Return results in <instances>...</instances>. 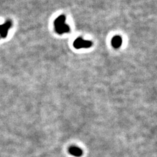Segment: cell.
<instances>
[{
    "instance_id": "cell-1",
    "label": "cell",
    "mask_w": 157,
    "mask_h": 157,
    "mask_svg": "<svg viewBox=\"0 0 157 157\" xmlns=\"http://www.w3.org/2000/svg\"><path fill=\"white\" fill-rule=\"evenodd\" d=\"M54 27L56 32L61 35L70 31V28L66 23V17L64 15H60L54 21Z\"/></svg>"
},
{
    "instance_id": "cell-4",
    "label": "cell",
    "mask_w": 157,
    "mask_h": 157,
    "mask_svg": "<svg viewBox=\"0 0 157 157\" xmlns=\"http://www.w3.org/2000/svg\"><path fill=\"white\" fill-rule=\"evenodd\" d=\"M122 43H123L122 38L118 36H115L111 40L112 46L115 48V49H118L122 45Z\"/></svg>"
},
{
    "instance_id": "cell-3",
    "label": "cell",
    "mask_w": 157,
    "mask_h": 157,
    "mask_svg": "<svg viewBox=\"0 0 157 157\" xmlns=\"http://www.w3.org/2000/svg\"><path fill=\"white\" fill-rule=\"evenodd\" d=\"M11 27V22L9 20L4 24L0 25V37H6L9 29Z\"/></svg>"
},
{
    "instance_id": "cell-5",
    "label": "cell",
    "mask_w": 157,
    "mask_h": 157,
    "mask_svg": "<svg viewBox=\"0 0 157 157\" xmlns=\"http://www.w3.org/2000/svg\"><path fill=\"white\" fill-rule=\"evenodd\" d=\"M69 152L71 155L75 156H81L83 155L82 150L77 147H72L69 149Z\"/></svg>"
},
{
    "instance_id": "cell-2",
    "label": "cell",
    "mask_w": 157,
    "mask_h": 157,
    "mask_svg": "<svg viewBox=\"0 0 157 157\" xmlns=\"http://www.w3.org/2000/svg\"><path fill=\"white\" fill-rule=\"evenodd\" d=\"M92 45V43L91 41L83 39L81 37H78L73 43V46L75 49H88Z\"/></svg>"
}]
</instances>
